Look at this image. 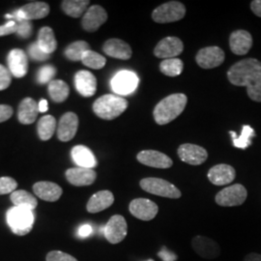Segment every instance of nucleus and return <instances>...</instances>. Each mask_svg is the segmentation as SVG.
<instances>
[{
  "label": "nucleus",
  "mask_w": 261,
  "mask_h": 261,
  "mask_svg": "<svg viewBox=\"0 0 261 261\" xmlns=\"http://www.w3.org/2000/svg\"><path fill=\"white\" fill-rule=\"evenodd\" d=\"M113 202H114V196L112 192L107 190L100 191L90 197V199L87 202L86 209L89 213L95 214L108 209L113 204Z\"/></svg>",
  "instance_id": "26"
},
{
  "label": "nucleus",
  "mask_w": 261,
  "mask_h": 261,
  "mask_svg": "<svg viewBox=\"0 0 261 261\" xmlns=\"http://www.w3.org/2000/svg\"><path fill=\"white\" fill-rule=\"evenodd\" d=\"M39 106V112H46L48 110L47 100H41L40 103H38Z\"/></svg>",
  "instance_id": "50"
},
{
  "label": "nucleus",
  "mask_w": 261,
  "mask_h": 261,
  "mask_svg": "<svg viewBox=\"0 0 261 261\" xmlns=\"http://www.w3.org/2000/svg\"><path fill=\"white\" fill-rule=\"evenodd\" d=\"M184 45L177 37L165 38L161 40L154 49V56L158 58L170 59L180 56L183 53Z\"/></svg>",
  "instance_id": "14"
},
{
  "label": "nucleus",
  "mask_w": 261,
  "mask_h": 261,
  "mask_svg": "<svg viewBox=\"0 0 261 261\" xmlns=\"http://www.w3.org/2000/svg\"><path fill=\"white\" fill-rule=\"evenodd\" d=\"M7 223L13 233L23 236L32 230L34 215L29 209L14 206L7 212Z\"/></svg>",
  "instance_id": "4"
},
{
  "label": "nucleus",
  "mask_w": 261,
  "mask_h": 261,
  "mask_svg": "<svg viewBox=\"0 0 261 261\" xmlns=\"http://www.w3.org/2000/svg\"><path fill=\"white\" fill-rule=\"evenodd\" d=\"M33 192L39 198L49 202H55L61 197L63 190L54 182L41 181L34 184Z\"/></svg>",
  "instance_id": "24"
},
{
  "label": "nucleus",
  "mask_w": 261,
  "mask_h": 261,
  "mask_svg": "<svg viewBox=\"0 0 261 261\" xmlns=\"http://www.w3.org/2000/svg\"><path fill=\"white\" fill-rule=\"evenodd\" d=\"M16 32H17V23L14 20H9L4 25L0 27V37L10 35Z\"/></svg>",
  "instance_id": "44"
},
{
  "label": "nucleus",
  "mask_w": 261,
  "mask_h": 261,
  "mask_svg": "<svg viewBox=\"0 0 261 261\" xmlns=\"http://www.w3.org/2000/svg\"><path fill=\"white\" fill-rule=\"evenodd\" d=\"M183 69H184V63L179 58L164 59L160 64L161 72L168 76L180 75Z\"/></svg>",
  "instance_id": "35"
},
{
  "label": "nucleus",
  "mask_w": 261,
  "mask_h": 261,
  "mask_svg": "<svg viewBox=\"0 0 261 261\" xmlns=\"http://www.w3.org/2000/svg\"><path fill=\"white\" fill-rule=\"evenodd\" d=\"M247 196L248 192L245 187L241 184H234L219 192L216 195L215 201L218 205L223 207H233L243 204L247 199Z\"/></svg>",
  "instance_id": "7"
},
{
  "label": "nucleus",
  "mask_w": 261,
  "mask_h": 261,
  "mask_svg": "<svg viewBox=\"0 0 261 261\" xmlns=\"http://www.w3.org/2000/svg\"><path fill=\"white\" fill-rule=\"evenodd\" d=\"M48 93L53 101L56 103H62L69 97L70 89L65 82L54 80L48 84Z\"/></svg>",
  "instance_id": "31"
},
{
  "label": "nucleus",
  "mask_w": 261,
  "mask_h": 261,
  "mask_svg": "<svg viewBox=\"0 0 261 261\" xmlns=\"http://www.w3.org/2000/svg\"><path fill=\"white\" fill-rule=\"evenodd\" d=\"M224 51L219 47L201 48L196 56V63L202 69H213L224 63Z\"/></svg>",
  "instance_id": "9"
},
{
  "label": "nucleus",
  "mask_w": 261,
  "mask_h": 261,
  "mask_svg": "<svg viewBox=\"0 0 261 261\" xmlns=\"http://www.w3.org/2000/svg\"><path fill=\"white\" fill-rule=\"evenodd\" d=\"M56 75V69L51 65H46L42 67L38 72V82L41 84H49L54 81Z\"/></svg>",
  "instance_id": "39"
},
{
  "label": "nucleus",
  "mask_w": 261,
  "mask_h": 261,
  "mask_svg": "<svg viewBox=\"0 0 261 261\" xmlns=\"http://www.w3.org/2000/svg\"><path fill=\"white\" fill-rule=\"evenodd\" d=\"M82 62L88 68H91L94 70H100L106 65L107 59L100 54L89 49L84 54L82 58Z\"/></svg>",
  "instance_id": "37"
},
{
  "label": "nucleus",
  "mask_w": 261,
  "mask_h": 261,
  "mask_svg": "<svg viewBox=\"0 0 261 261\" xmlns=\"http://www.w3.org/2000/svg\"><path fill=\"white\" fill-rule=\"evenodd\" d=\"M13 115V109L8 105H0V123L7 121Z\"/></svg>",
  "instance_id": "45"
},
{
  "label": "nucleus",
  "mask_w": 261,
  "mask_h": 261,
  "mask_svg": "<svg viewBox=\"0 0 261 261\" xmlns=\"http://www.w3.org/2000/svg\"><path fill=\"white\" fill-rule=\"evenodd\" d=\"M28 53L30 57L36 61H45L49 58V55L43 51L41 47H39L38 43H33L32 45H30L28 48Z\"/></svg>",
  "instance_id": "41"
},
{
  "label": "nucleus",
  "mask_w": 261,
  "mask_h": 261,
  "mask_svg": "<svg viewBox=\"0 0 261 261\" xmlns=\"http://www.w3.org/2000/svg\"><path fill=\"white\" fill-rule=\"evenodd\" d=\"M5 18L9 19L10 20H14L17 23V32L16 33L19 35V37L28 39L31 36L33 25L30 20L18 18L17 16H15L14 13L6 15Z\"/></svg>",
  "instance_id": "38"
},
{
  "label": "nucleus",
  "mask_w": 261,
  "mask_h": 261,
  "mask_svg": "<svg viewBox=\"0 0 261 261\" xmlns=\"http://www.w3.org/2000/svg\"><path fill=\"white\" fill-rule=\"evenodd\" d=\"M72 158L81 168H93L97 166L92 151L84 145H76L72 149Z\"/></svg>",
  "instance_id": "28"
},
{
  "label": "nucleus",
  "mask_w": 261,
  "mask_h": 261,
  "mask_svg": "<svg viewBox=\"0 0 261 261\" xmlns=\"http://www.w3.org/2000/svg\"><path fill=\"white\" fill-rule=\"evenodd\" d=\"M232 140H233V145L237 148L240 149H247L252 145V139L255 137V132L252 129L251 126L244 125L240 136L238 137L236 133L233 130L229 132Z\"/></svg>",
  "instance_id": "32"
},
{
  "label": "nucleus",
  "mask_w": 261,
  "mask_h": 261,
  "mask_svg": "<svg viewBox=\"0 0 261 261\" xmlns=\"http://www.w3.org/2000/svg\"><path fill=\"white\" fill-rule=\"evenodd\" d=\"M11 201L16 207H20V208H25L29 210H34L38 205L37 199L36 197L31 195L24 190H19L15 191L14 193L11 194Z\"/></svg>",
  "instance_id": "30"
},
{
  "label": "nucleus",
  "mask_w": 261,
  "mask_h": 261,
  "mask_svg": "<svg viewBox=\"0 0 261 261\" xmlns=\"http://www.w3.org/2000/svg\"><path fill=\"white\" fill-rule=\"evenodd\" d=\"M147 261H154V260H152V259H149V260H147Z\"/></svg>",
  "instance_id": "51"
},
{
  "label": "nucleus",
  "mask_w": 261,
  "mask_h": 261,
  "mask_svg": "<svg viewBox=\"0 0 261 261\" xmlns=\"http://www.w3.org/2000/svg\"><path fill=\"white\" fill-rule=\"evenodd\" d=\"M128 105V101L125 98L107 94L94 102L93 112L103 120H113L127 110Z\"/></svg>",
  "instance_id": "3"
},
{
  "label": "nucleus",
  "mask_w": 261,
  "mask_h": 261,
  "mask_svg": "<svg viewBox=\"0 0 261 261\" xmlns=\"http://www.w3.org/2000/svg\"><path fill=\"white\" fill-rule=\"evenodd\" d=\"M186 15V7L178 1H169L160 5L152 13V19L158 23L175 22Z\"/></svg>",
  "instance_id": "6"
},
{
  "label": "nucleus",
  "mask_w": 261,
  "mask_h": 261,
  "mask_svg": "<svg viewBox=\"0 0 261 261\" xmlns=\"http://www.w3.org/2000/svg\"><path fill=\"white\" fill-rule=\"evenodd\" d=\"M159 257L163 261H176L177 255L172 252H169L166 248H163L158 253Z\"/></svg>",
  "instance_id": "46"
},
{
  "label": "nucleus",
  "mask_w": 261,
  "mask_h": 261,
  "mask_svg": "<svg viewBox=\"0 0 261 261\" xmlns=\"http://www.w3.org/2000/svg\"><path fill=\"white\" fill-rule=\"evenodd\" d=\"M75 88L84 97H92L97 90V80L88 71H80L75 75Z\"/></svg>",
  "instance_id": "23"
},
{
  "label": "nucleus",
  "mask_w": 261,
  "mask_h": 261,
  "mask_svg": "<svg viewBox=\"0 0 261 261\" xmlns=\"http://www.w3.org/2000/svg\"><path fill=\"white\" fill-rule=\"evenodd\" d=\"M37 43L43 51L47 55L53 54L57 47V41L54 30L49 27L41 28L38 35Z\"/></svg>",
  "instance_id": "29"
},
{
  "label": "nucleus",
  "mask_w": 261,
  "mask_h": 261,
  "mask_svg": "<svg viewBox=\"0 0 261 261\" xmlns=\"http://www.w3.org/2000/svg\"><path fill=\"white\" fill-rule=\"evenodd\" d=\"M90 49V47L85 41H76L66 47L65 56L72 61H82L84 54Z\"/></svg>",
  "instance_id": "36"
},
{
  "label": "nucleus",
  "mask_w": 261,
  "mask_h": 261,
  "mask_svg": "<svg viewBox=\"0 0 261 261\" xmlns=\"http://www.w3.org/2000/svg\"><path fill=\"white\" fill-rule=\"evenodd\" d=\"M178 156L186 164L192 166H199L207 160L208 153L206 149L199 145L185 143L179 146Z\"/></svg>",
  "instance_id": "12"
},
{
  "label": "nucleus",
  "mask_w": 261,
  "mask_h": 261,
  "mask_svg": "<svg viewBox=\"0 0 261 261\" xmlns=\"http://www.w3.org/2000/svg\"><path fill=\"white\" fill-rule=\"evenodd\" d=\"M68 182L76 187L89 186L92 185L97 173L93 168H69L65 173Z\"/></svg>",
  "instance_id": "18"
},
{
  "label": "nucleus",
  "mask_w": 261,
  "mask_h": 261,
  "mask_svg": "<svg viewBox=\"0 0 261 261\" xmlns=\"http://www.w3.org/2000/svg\"><path fill=\"white\" fill-rule=\"evenodd\" d=\"M47 261H77L76 258L72 256L69 253L60 252V251H53L47 253Z\"/></svg>",
  "instance_id": "43"
},
{
  "label": "nucleus",
  "mask_w": 261,
  "mask_h": 261,
  "mask_svg": "<svg viewBox=\"0 0 261 261\" xmlns=\"http://www.w3.org/2000/svg\"><path fill=\"white\" fill-rule=\"evenodd\" d=\"M230 84L246 86L248 96L254 102H261V62L247 58L231 66L227 72Z\"/></svg>",
  "instance_id": "1"
},
{
  "label": "nucleus",
  "mask_w": 261,
  "mask_h": 261,
  "mask_svg": "<svg viewBox=\"0 0 261 261\" xmlns=\"http://www.w3.org/2000/svg\"><path fill=\"white\" fill-rule=\"evenodd\" d=\"M140 164L150 168H169L173 162L168 155L156 150H143L137 156Z\"/></svg>",
  "instance_id": "16"
},
{
  "label": "nucleus",
  "mask_w": 261,
  "mask_h": 261,
  "mask_svg": "<svg viewBox=\"0 0 261 261\" xmlns=\"http://www.w3.org/2000/svg\"><path fill=\"white\" fill-rule=\"evenodd\" d=\"M12 82V74L9 69L0 64V91L7 89Z\"/></svg>",
  "instance_id": "42"
},
{
  "label": "nucleus",
  "mask_w": 261,
  "mask_h": 261,
  "mask_svg": "<svg viewBox=\"0 0 261 261\" xmlns=\"http://www.w3.org/2000/svg\"><path fill=\"white\" fill-rule=\"evenodd\" d=\"M139 84V77L130 71H121L113 76L112 81V90L118 95L133 93Z\"/></svg>",
  "instance_id": "11"
},
{
  "label": "nucleus",
  "mask_w": 261,
  "mask_h": 261,
  "mask_svg": "<svg viewBox=\"0 0 261 261\" xmlns=\"http://www.w3.org/2000/svg\"><path fill=\"white\" fill-rule=\"evenodd\" d=\"M90 1L88 0H65L61 7L66 15L72 18H80L84 14Z\"/></svg>",
  "instance_id": "33"
},
{
  "label": "nucleus",
  "mask_w": 261,
  "mask_h": 261,
  "mask_svg": "<svg viewBox=\"0 0 261 261\" xmlns=\"http://www.w3.org/2000/svg\"><path fill=\"white\" fill-rule=\"evenodd\" d=\"M18 183L14 178L4 176L0 177V196L12 194L16 191Z\"/></svg>",
  "instance_id": "40"
},
{
  "label": "nucleus",
  "mask_w": 261,
  "mask_h": 261,
  "mask_svg": "<svg viewBox=\"0 0 261 261\" xmlns=\"http://www.w3.org/2000/svg\"><path fill=\"white\" fill-rule=\"evenodd\" d=\"M105 237L111 244L122 242L128 233V225L121 215H114L105 226Z\"/></svg>",
  "instance_id": "8"
},
{
  "label": "nucleus",
  "mask_w": 261,
  "mask_h": 261,
  "mask_svg": "<svg viewBox=\"0 0 261 261\" xmlns=\"http://www.w3.org/2000/svg\"><path fill=\"white\" fill-rule=\"evenodd\" d=\"M108 20V13L100 5H93L84 13L82 24L85 31L95 32Z\"/></svg>",
  "instance_id": "13"
},
{
  "label": "nucleus",
  "mask_w": 261,
  "mask_h": 261,
  "mask_svg": "<svg viewBox=\"0 0 261 261\" xmlns=\"http://www.w3.org/2000/svg\"><path fill=\"white\" fill-rule=\"evenodd\" d=\"M209 181L216 186H224L233 182L236 172L233 167L225 164H220L210 168L208 171Z\"/></svg>",
  "instance_id": "20"
},
{
  "label": "nucleus",
  "mask_w": 261,
  "mask_h": 261,
  "mask_svg": "<svg viewBox=\"0 0 261 261\" xmlns=\"http://www.w3.org/2000/svg\"><path fill=\"white\" fill-rule=\"evenodd\" d=\"M49 6L46 2L34 1L25 4L20 9L14 12L15 16L20 19L32 20V19H41L46 18L49 14Z\"/></svg>",
  "instance_id": "19"
},
{
  "label": "nucleus",
  "mask_w": 261,
  "mask_h": 261,
  "mask_svg": "<svg viewBox=\"0 0 261 261\" xmlns=\"http://www.w3.org/2000/svg\"><path fill=\"white\" fill-rule=\"evenodd\" d=\"M103 50L107 56L122 60L130 59L133 55L132 48L126 42L115 38L108 40L103 44Z\"/></svg>",
  "instance_id": "25"
},
{
  "label": "nucleus",
  "mask_w": 261,
  "mask_h": 261,
  "mask_svg": "<svg viewBox=\"0 0 261 261\" xmlns=\"http://www.w3.org/2000/svg\"><path fill=\"white\" fill-rule=\"evenodd\" d=\"M39 113V106L35 100L31 98H25L22 100L19 107V120L21 124L29 125L34 123Z\"/></svg>",
  "instance_id": "27"
},
{
  "label": "nucleus",
  "mask_w": 261,
  "mask_h": 261,
  "mask_svg": "<svg viewBox=\"0 0 261 261\" xmlns=\"http://www.w3.org/2000/svg\"><path fill=\"white\" fill-rule=\"evenodd\" d=\"M10 73L16 77H23L28 74V58L25 53L19 48L10 51L7 58Z\"/></svg>",
  "instance_id": "22"
},
{
  "label": "nucleus",
  "mask_w": 261,
  "mask_h": 261,
  "mask_svg": "<svg viewBox=\"0 0 261 261\" xmlns=\"http://www.w3.org/2000/svg\"><path fill=\"white\" fill-rule=\"evenodd\" d=\"M187 102L188 98L185 94H172L166 97L154 109L155 121L159 125H166L175 120L184 112Z\"/></svg>",
  "instance_id": "2"
},
{
  "label": "nucleus",
  "mask_w": 261,
  "mask_h": 261,
  "mask_svg": "<svg viewBox=\"0 0 261 261\" xmlns=\"http://www.w3.org/2000/svg\"><path fill=\"white\" fill-rule=\"evenodd\" d=\"M192 247L199 256L205 259H214L221 253L219 244L205 236L194 237L192 240Z\"/></svg>",
  "instance_id": "15"
},
{
  "label": "nucleus",
  "mask_w": 261,
  "mask_h": 261,
  "mask_svg": "<svg viewBox=\"0 0 261 261\" xmlns=\"http://www.w3.org/2000/svg\"><path fill=\"white\" fill-rule=\"evenodd\" d=\"M251 9L254 15L261 18V0H253L251 3Z\"/></svg>",
  "instance_id": "48"
},
{
  "label": "nucleus",
  "mask_w": 261,
  "mask_h": 261,
  "mask_svg": "<svg viewBox=\"0 0 261 261\" xmlns=\"http://www.w3.org/2000/svg\"><path fill=\"white\" fill-rule=\"evenodd\" d=\"M244 261H261V254L252 252L246 255V257L244 258Z\"/></svg>",
  "instance_id": "49"
},
{
  "label": "nucleus",
  "mask_w": 261,
  "mask_h": 261,
  "mask_svg": "<svg viewBox=\"0 0 261 261\" xmlns=\"http://www.w3.org/2000/svg\"><path fill=\"white\" fill-rule=\"evenodd\" d=\"M229 47L236 56L247 55L252 47V35L246 30H236L229 38Z\"/></svg>",
  "instance_id": "21"
},
{
  "label": "nucleus",
  "mask_w": 261,
  "mask_h": 261,
  "mask_svg": "<svg viewBox=\"0 0 261 261\" xmlns=\"http://www.w3.org/2000/svg\"><path fill=\"white\" fill-rule=\"evenodd\" d=\"M140 188L155 196L168 197V198H180L181 192L177 187L172 183L161 178L148 177L142 179L140 182Z\"/></svg>",
  "instance_id": "5"
},
{
  "label": "nucleus",
  "mask_w": 261,
  "mask_h": 261,
  "mask_svg": "<svg viewBox=\"0 0 261 261\" xmlns=\"http://www.w3.org/2000/svg\"><path fill=\"white\" fill-rule=\"evenodd\" d=\"M93 229H92V226L89 225V224H84L82 225L80 228H79V235L81 237H88L90 234L92 233Z\"/></svg>",
  "instance_id": "47"
},
{
  "label": "nucleus",
  "mask_w": 261,
  "mask_h": 261,
  "mask_svg": "<svg viewBox=\"0 0 261 261\" xmlns=\"http://www.w3.org/2000/svg\"><path fill=\"white\" fill-rule=\"evenodd\" d=\"M130 214L137 219L148 222L158 214L159 207L155 202L147 198H136L129 205Z\"/></svg>",
  "instance_id": "10"
},
{
  "label": "nucleus",
  "mask_w": 261,
  "mask_h": 261,
  "mask_svg": "<svg viewBox=\"0 0 261 261\" xmlns=\"http://www.w3.org/2000/svg\"><path fill=\"white\" fill-rule=\"evenodd\" d=\"M38 135L42 140H48L56 130V120L53 115H45L38 122Z\"/></svg>",
  "instance_id": "34"
},
{
  "label": "nucleus",
  "mask_w": 261,
  "mask_h": 261,
  "mask_svg": "<svg viewBox=\"0 0 261 261\" xmlns=\"http://www.w3.org/2000/svg\"><path fill=\"white\" fill-rule=\"evenodd\" d=\"M79 128V117L74 112H66L60 118L57 127V137L61 141H70L74 139Z\"/></svg>",
  "instance_id": "17"
}]
</instances>
